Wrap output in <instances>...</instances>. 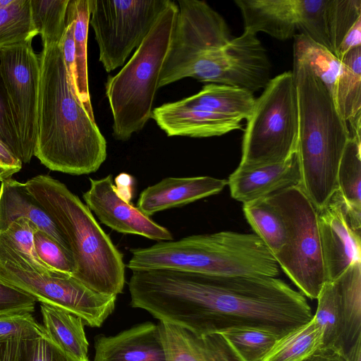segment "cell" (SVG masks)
<instances>
[{"label": "cell", "mask_w": 361, "mask_h": 361, "mask_svg": "<svg viewBox=\"0 0 361 361\" xmlns=\"http://www.w3.org/2000/svg\"><path fill=\"white\" fill-rule=\"evenodd\" d=\"M138 303L160 322L200 336L248 327L281 338L313 317L304 295L276 277L166 269L143 273Z\"/></svg>", "instance_id": "cell-1"}, {"label": "cell", "mask_w": 361, "mask_h": 361, "mask_svg": "<svg viewBox=\"0 0 361 361\" xmlns=\"http://www.w3.org/2000/svg\"><path fill=\"white\" fill-rule=\"evenodd\" d=\"M37 138L35 156L51 171L96 172L106 158V141L72 87L59 44L39 54Z\"/></svg>", "instance_id": "cell-2"}, {"label": "cell", "mask_w": 361, "mask_h": 361, "mask_svg": "<svg viewBox=\"0 0 361 361\" xmlns=\"http://www.w3.org/2000/svg\"><path fill=\"white\" fill-rule=\"evenodd\" d=\"M292 73L298 108L300 186L317 209L338 189V169L350 130L323 82L294 54Z\"/></svg>", "instance_id": "cell-3"}, {"label": "cell", "mask_w": 361, "mask_h": 361, "mask_svg": "<svg viewBox=\"0 0 361 361\" xmlns=\"http://www.w3.org/2000/svg\"><path fill=\"white\" fill-rule=\"evenodd\" d=\"M25 183L65 236L75 263L72 276L97 293H121L126 268L123 255L87 205L50 176L38 175Z\"/></svg>", "instance_id": "cell-4"}, {"label": "cell", "mask_w": 361, "mask_h": 361, "mask_svg": "<svg viewBox=\"0 0 361 361\" xmlns=\"http://www.w3.org/2000/svg\"><path fill=\"white\" fill-rule=\"evenodd\" d=\"M127 267L166 269L214 276L276 277L279 266L255 233L220 231L192 235L130 250Z\"/></svg>", "instance_id": "cell-5"}, {"label": "cell", "mask_w": 361, "mask_h": 361, "mask_svg": "<svg viewBox=\"0 0 361 361\" xmlns=\"http://www.w3.org/2000/svg\"><path fill=\"white\" fill-rule=\"evenodd\" d=\"M178 11L171 1L130 60L117 74L107 78L106 97L113 116V136L118 140L130 139L152 116Z\"/></svg>", "instance_id": "cell-6"}, {"label": "cell", "mask_w": 361, "mask_h": 361, "mask_svg": "<svg viewBox=\"0 0 361 361\" xmlns=\"http://www.w3.org/2000/svg\"><path fill=\"white\" fill-rule=\"evenodd\" d=\"M244 30L279 40L301 32L336 54L356 20L351 0H235Z\"/></svg>", "instance_id": "cell-7"}, {"label": "cell", "mask_w": 361, "mask_h": 361, "mask_svg": "<svg viewBox=\"0 0 361 361\" xmlns=\"http://www.w3.org/2000/svg\"><path fill=\"white\" fill-rule=\"evenodd\" d=\"M298 108L292 71L269 80L247 120L240 166L279 163L297 151Z\"/></svg>", "instance_id": "cell-8"}, {"label": "cell", "mask_w": 361, "mask_h": 361, "mask_svg": "<svg viewBox=\"0 0 361 361\" xmlns=\"http://www.w3.org/2000/svg\"><path fill=\"white\" fill-rule=\"evenodd\" d=\"M269 196L286 226V248L276 262L303 295L317 299L326 282L317 209L300 185Z\"/></svg>", "instance_id": "cell-9"}, {"label": "cell", "mask_w": 361, "mask_h": 361, "mask_svg": "<svg viewBox=\"0 0 361 361\" xmlns=\"http://www.w3.org/2000/svg\"><path fill=\"white\" fill-rule=\"evenodd\" d=\"M171 0H89L90 24L107 73L124 64Z\"/></svg>", "instance_id": "cell-10"}, {"label": "cell", "mask_w": 361, "mask_h": 361, "mask_svg": "<svg viewBox=\"0 0 361 361\" xmlns=\"http://www.w3.org/2000/svg\"><path fill=\"white\" fill-rule=\"evenodd\" d=\"M177 5L178 11L158 89L188 78L192 66L201 56L233 38L224 18L207 2L179 0Z\"/></svg>", "instance_id": "cell-11"}, {"label": "cell", "mask_w": 361, "mask_h": 361, "mask_svg": "<svg viewBox=\"0 0 361 361\" xmlns=\"http://www.w3.org/2000/svg\"><path fill=\"white\" fill-rule=\"evenodd\" d=\"M0 280L37 302L79 317L90 327L101 326L115 309L116 295L97 293L68 274H42L11 262H0Z\"/></svg>", "instance_id": "cell-12"}, {"label": "cell", "mask_w": 361, "mask_h": 361, "mask_svg": "<svg viewBox=\"0 0 361 361\" xmlns=\"http://www.w3.org/2000/svg\"><path fill=\"white\" fill-rule=\"evenodd\" d=\"M32 41L0 49V70L24 164L35 156L37 138L40 59Z\"/></svg>", "instance_id": "cell-13"}, {"label": "cell", "mask_w": 361, "mask_h": 361, "mask_svg": "<svg viewBox=\"0 0 361 361\" xmlns=\"http://www.w3.org/2000/svg\"><path fill=\"white\" fill-rule=\"evenodd\" d=\"M271 67L267 51L257 35L244 30L239 37L201 56L192 66L188 78L254 93L264 89L271 79Z\"/></svg>", "instance_id": "cell-14"}, {"label": "cell", "mask_w": 361, "mask_h": 361, "mask_svg": "<svg viewBox=\"0 0 361 361\" xmlns=\"http://www.w3.org/2000/svg\"><path fill=\"white\" fill-rule=\"evenodd\" d=\"M317 299L312 319L322 331V348L345 355L361 339V262L326 281Z\"/></svg>", "instance_id": "cell-15"}, {"label": "cell", "mask_w": 361, "mask_h": 361, "mask_svg": "<svg viewBox=\"0 0 361 361\" xmlns=\"http://www.w3.org/2000/svg\"><path fill=\"white\" fill-rule=\"evenodd\" d=\"M317 219L326 281H330L361 262V232L353 226L338 190L317 209Z\"/></svg>", "instance_id": "cell-16"}, {"label": "cell", "mask_w": 361, "mask_h": 361, "mask_svg": "<svg viewBox=\"0 0 361 361\" xmlns=\"http://www.w3.org/2000/svg\"><path fill=\"white\" fill-rule=\"evenodd\" d=\"M90 189L83 193L87 207L101 223L123 233L145 237L158 242L173 240L171 233L157 224L118 194L112 175L90 178Z\"/></svg>", "instance_id": "cell-17"}, {"label": "cell", "mask_w": 361, "mask_h": 361, "mask_svg": "<svg viewBox=\"0 0 361 361\" xmlns=\"http://www.w3.org/2000/svg\"><path fill=\"white\" fill-rule=\"evenodd\" d=\"M300 183L301 170L297 151L279 163L238 166L227 180L231 197L243 204Z\"/></svg>", "instance_id": "cell-18"}, {"label": "cell", "mask_w": 361, "mask_h": 361, "mask_svg": "<svg viewBox=\"0 0 361 361\" xmlns=\"http://www.w3.org/2000/svg\"><path fill=\"white\" fill-rule=\"evenodd\" d=\"M93 361H167L158 324L146 322L94 340Z\"/></svg>", "instance_id": "cell-19"}, {"label": "cell", "mask_w": 361, "mask_h": 361, "mask_svg": "<svg viewBox=\"0 0 361 361\" xmlns=\"http://www.w3.org/2000/svg\"><path fill=\"white\" fill-rule=\"evenodd\" d=\"M151 118L168 136L208 137L241 130V121L182 104L180 101L153 109Z\"/></svg>", "instance_id": "cell-20"}, {"label": "cell", "mask_w": 361, "mask_h": 361, "mask_svg": "<svg viewBox=\"0 0 361 361\" xmlns=\"http://www.w3.org/2000/svg\"><path fill=\"white\" fill-rule=\"evenodd\" d=\"M227 180L211 176L168 177L146 188L140 195L137 208L147 216L216 195Z\"/></svg>", "instance_id": "cell-21"}, {"label": "cell", "mask_w": 361, "mask_h": 361, "mask_svg": "<svg viewBox=\"0 0 361 361\" xmlns=\"http://www.w3.org/2000/svg\"><path fill=\"white\" fill-rule=\"evenodd\" d=\"M158 326L167 361H240L220 334L200 336L168 323Z\"/></svg>", "instance_id": "cell-22"}, {"label": "cell", "mask_w": 361, "mask_h": 361, "mask_svg": "<svg viewBox=\"0 0 361 361\" xmlns=\"http://www.w3.org/2000/svg\"><path fill=\"white\" fill-rule=\"evenodd\" d=\"M19 218L29 219L38 229L71 251L65 236L25 183L7 178L1 181L0 186V233Z\"/></svg>", "instance_id": "cell-23"}, {"label": "cell", "mask_w": 361, "mask_h": 361, "mask_svg": "<svg viewBox=\"0 0 361 361\" xmlns=\"http://www.w3.org/2000/svg\"><path fill=\"white\" fill-rule=\"evenodd\" d=\"M253 93L239 87L209 83L195 94L180 102L188 107L211 113L247 120L255 104Z\"/></svg>", "instance_id": "cell-24"}, {"label": "cell", "mask_w": 361, "mask_h": 361, "mask_svg": "<svg viewBox=\"0 0 361 361\" xmlns=\"http://www.w3.org/2000/svg\"><path fill=\"white\" fill-rule=\"evenodd\" d=\"M341 61L343 71L334 103L343 118L350 124V136L361 140V47L350 50Z\"/></svg>", "instance_id": "cell-25"}, {"label": "cell", "mask_w": 361, "mask_h": 361, "mask_svg": "<svg viewBox=\"0 0 361 361\" xmlns=\"http://www.w3.org/2000/svg\"><path fill=\"white\" fill-rule=\"evenodd\" d=\"M40 311L42 326L48 336L67 354L82 361H89V343L81 318L66 310L42 303Z\"/></svg>", "instance_id": "cell-26"}, {"label": "cell", "mask_w": 361, "mask_h": 361, "mask_svg": "<svg viewBox=\"0 0 361 361\" xmlns=\"http://www.w3.org/2000/svg\"><path fill=\"white\" fill-rule=\"evenodd\" d=\"M246 220L265 244L276 260L283 255L286 245L283 216L270 196L244 203Z\"/></svg>", "instance_id": "cell-27"}, {"label": "cell", "mask_w": 361, "mask_h": 361, "mask_svg": "<svg viewBox=\"0 0 361 361\" xmlns=\"http://www.w3.org/2000/svg\"><path fill=\"white\" fill-rule=\"evenodd\" d=\"M361 140L350 136L342 154L337 188L353 226L361 232Z\"/></svg>", "instance_id": "cell-28"}, {"label": "cell", "mask_w": 361, "mask_h": 361, "mask_svg": "<svg viewBox=\"0 0 361 361\" xmlns=\"http://www.w3.org/2000/svg\"><path fill=\"white\" fill-rule=\"evenodd\" d=\"M75 18V85L78 97L90 116L94 120L87 75V43L90 18L89 0H70Z\"/></svg>", "instance_id": "cell-29"}, {"label": "cell", "mask_w": 361, "mask_h": 361, "mask_svg": "<svg viewBox=\"0 0 361 361\" xmlns=\"http://www.w3.org/2000/svg\"><path fill=\"white\" fill-rule=\"evenodd\" d=\"M293 54L305 61L323 82L334 101L343 71V63L326 47L302 33L293 37Z\"/></svg>", "instance_id": "cell-30"}, {"label": "cell", "mask_w": 361, "mask_h": 361, "mask_svg": "<svg viewBox=\"0 0 361 361\" xmlns=\"http://www.w3.org/2000/svg\"><path fill=\"white\" fill-rule=\"evenodd\" d=\"M322 345V331L315 321L280 338L260 361H301Z\"/></svg>", "instance_id": "cell-31"}, {"label": "cell", "mask_w": 361, "mask_h": 361, "mask_svg": "<svg viewBox=\"0 0 361 361\" xmlns=\"http://www.w3.org/2000/svg\"><path fill=\"white\" fill-rule=\"evenodd\" d=\"M37 35L32 19L30 0H13L0 8V49L31 41Z\"/></svg>", "instance_id": "cell-32"}, {"label": "cell", "mask_w": 361, "mask_h": 361, "mask_svg": "<svg viewBox=\"0 0 361 361\" xmlns=\"http://www.w3.org/2000/svg\"><path fill=\"white\" fill-rule=\"evenodd\" d=\"M69 1L30 0L32 19L43 48L59 44L66 28Z\"/></svg>", "instance_id": "cell-33"}, {"label": "cell", "mask_w": 361, "mask_h": 361, "mask_svg": "<svg viewBox=\"0 0 361 361\" xmlns=\"http://www.w3.org/2000/svg\"><path fill=\"white\" fill-rule=\"evenodd\" d=\"M240 361H260L279 336L255 328H235L219 333Z\"/></svg>", "instance_id": "cell-34"}, {"label": "cell", "mask_w": 361, "mask_h": 361, "mask_svg": "<svg viewBox=\"0 0 361 361\" xmlns=\"http://www.w3.org/2000/svg\"><path fill=\"white\" fill-rule=\"evenodd\" d=\"M36 228L29 219L19 218L5 231L0 233V240L18 252L27 261L31 269L47 275L63 273L53 269L39 259L34 245Z\"/></svg>", "instance_id": "cell-35"}, {"label": "cell", "mask_w": 361, "mask_h": 361, "mask_svg": "<svg viewBox=\"0 0 361 361\" xmlns=\"http://www.w3.org/2000/svg\"><path fill=\"white\" fill-rule=\"evenodd\" d=\"M34 245L37 255L44 264L56 271L72 276L75 263L71 251L38 228L34 232Z\"/></svg>", "instance_id": "cell-36"}, {"label": "cell", "mask_w": 361, "mask_h": 361, "mask_svg": "<svg viewBox=\"0 0 361 361\" xmlns=\"http://www.w3.org/2000/svg\"><path fill=\"white\" fill-rule=\"evenodd\" d=\"M44 331L32 313L0 315V343L15 338L35 339Z\"/></svg>", "instance_id": "cell-37"}, {"label": "cell", "mask_w": 361, "mask_h": 361, "mask_svg": "<svg viewBox=\"0 0 361 361\" xmlns=\"http://www.w3.org/2000/svg\"><path fill=\"white\" fill-rule=\"evenodd\" d=\"M36 302L30 295L0 280V315L32 314Z\"/></svg>", "instance_id": "cell-38"}, {"label": "cell", "mask_w": 361, "mask_h": 361, "mask_svg": "<svg viewBox=\"0 0 361 361\" xmlns=\"http://www.w3.org/2000/svg\"><path fill=\"white\" fill-rule=\"evenodd\" d=\"M0 140L20 161L22 152L8 105L7 92L0 70ZM22 162V161H21Z\"/></svg>", "instance_id": "cell-39"}, {"label": "cell", "mask_w": 361, "mask_h": 361, "mask_svg": "<svg viewBox=\"0 0 361 361\" xmlns=\"http://www.w3.org/2000/svg\"><path fill=\"white\" fill-rule=\"evenodd\" d=\"M30 361H82L62 350L45 331L32 341Z\"/></svg>", "instance_id": "cell-40"}, {"label": "cell", "mask_w": 361, "mask_h": 361, "mask_svg": "<svg viewBox=\"0 0 361 361\" xmlns=\"http://www.w3.org/2000/svg\"><path fill=\"white\" fill-rule=\"evenodd\" d=\"M15 338L0 343V361H30L32 341Z\"/></svg>", "instance_id": "cell-41"}, {"label": "cell", "mask_w": 361, "mask_h": 361, "mask_svg": "<svg viewBox=\"0 0 361 361\" xmlns=\"http://www.w3.org/2000/svg\"><path fill=\"white\" fill-rule=\"evenodd\" d=\"M23 163L0 140V178H10L22 169Z\"/></svg>", "instance_id": "cell-42"}, {"label": "cell", "mask_w": 361, "mask_h": 361, "mask_svg": "<svg viewBox=\"0 0 361 361\" xmlns=\"http://www.w3.org/2000/svg\"><path fill=\"white\" fill-rule=\"evenodd\" d=\"M361 47V17L349 29L340 43L335 56L340 60L350 50Z\"/></svg>", "instance_id": "cell-43"}, {"label": "cell", "mask_w": 361, "mask_h": 361, "mask_svg": "<svg viewBox=\"0 0 361 361\" xmlns=\"http://www.w3.org/2000/svg\"><path fill=\"white\" fill-rule=\"evenodd\" d=\"M301 361H347V359L336 350L321 348Z\"/></svg>", "instance_id": "cell-44"}, {"label": "cell", "mask_w": 361, "mask_h": 361, "mask_svg": "<svg viewBox=\"0 0 361 361\" xmlns=\"http://www.w3.org/2000/svg\"><path fill=\"white\" fill-rule=\"evenodd\" d=\"M345 356L347 361H361V339L357 341Z\"/></svg>", "instance_id": "cell-45"}, {"label": "cell", "mask_w": 361, "mask_h": 361, "mask_svg": "<svg viewBox=\"0 0 361 361\" xmlns=\"http://www.w3.org/2000/svg\"><path fill=\"white\" fill-rule=\"evenodd\" d=\"M13 0H0V8H4L12 2Z\"/></svg>", "instance_id": "cell-46"}, {"label": "cell", "mask_w": 361, "mask_h": 361, "mask_svg": "<svg viewBox=\"0 0 361 361\" xmlns=\"http://www.w3.org/2000/svg\"><path fill=\"white\" fill-rule=\"evenodd\" d=\"M0 181H1V178H0Z\"/></svg>", "instance_id": "cell-47"}]
</instances>
